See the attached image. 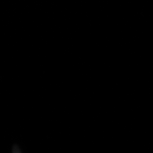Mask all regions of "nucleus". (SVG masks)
Listing matches in <instances>:
<instances>
[{
	"mask_svg": "<svg viewBox=\"0 0 153 153\" xmlns=\"http://www.w3.org/2000/svg\"><path fill=\"white\" fill-rule=\"evenodd\" d=\"M12 153H22L21 150L17 145H14L12 149Z\"/></svg>",
	"mask_w": 153,
	"mask_h": 153,
	"instance_id": "1",
	"label": "nucleus"
}]
</instances>
